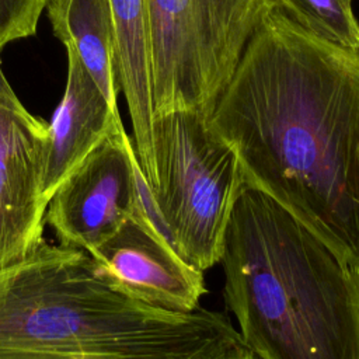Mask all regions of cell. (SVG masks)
<instances>
[{
	"mask_svg": "<svg viewBox=\"0 0 359 359\" xmlns=\"http://www.w3.org/2000/svg\"><path fill=\"white\" fill-rule=\"evenodd\" d=\"M247 184L359 268V50L275 7L209 115Z\"/></svg>",
	"mask_w": 359,
	"mask_h": 359,
	"instance_id": "1",
	"label": "cell"
},
{
	"mask_svg": "<svg viewBox=\"0 0 359 359\" xmlns=\"http://www.w3.org/2000/svg\"><path fill=\"white\" fill-rule=\"evenodd\" d=\"M240 349L248 348L226 314L144 304L73 245L43 240L0 271V359H217Z\"/></svg>",
	"mask_w": 359,
	"mask_h": 359,
	"instance_id": "2",
	"label": "cell"
},
{
	"mask_svg": "<svg viewBox=\"0 0 359 359\" xmlns=\"http://www.w3.org/2000/svg\"><path fill=\"white\" fill-rule=\"evenodd\" d=\"M219 264L226 307L259 359H359V268L262 191L236 201Z\"/></svg>",
	"mask_w": 359,
	"mask_h": 359,
	"instance_id": "3",
	"label": "cell"
},
{
	"mask_svg": "<svg viewBox=\"0 0 359 359\" xmlns=\"http://www.w3.org/2000/svg\"><path fill=\"white\" fill-rule=\"evenodd\" d=\"M153 172L147 185L156 222L199 271L219 264L226 226L248 187L236 150L209 116L178 109L153 119Z\"/></svg>",
	"mask_w": 359,
	"mask_h": 359,
	"instance_id": "4",
	"label": "cell"
},
{
	"mask_svg": "<svg viewBox=\"0 0 359 359\" xmlns=\"http://www.w3.org/2000/svg\"><path fill=\"white\" fill-rule=\"evenodd\" d=\"M154 116L210 115L278 0H144Z\"/></svg>",
	"mask_w": 359,
	"mask_h": 359,
	"instance_id": "5",
	"label": "cell"
},
{
	"mask_svg": "<svg viewBox=\"0 0 359 359\" xmlns=\"http://www.w3.org/2000/svg\"><path fill=\"white\" fill-rule=\"evenodd\" d=\"M90 255L119 290L151 307L189 313L208 292L203 272L180 255L154 222L142 172L133 212Z\"/></svg>",
	"mask_w": 359,
	"mask_h": 359,
	"instance_id": "6",
	"label": "cell"
},
{
	"mask_svg": "<svg viewBox=\"0 0 359 359\" xmlns=\"http://www.w3.org/2000/svg\"><path fill=\"white\" fill-rule=\"evenodd\" d=\"M140 167L123 126L101 142L57 187L45 220L59 243L93 252L133 212Z\"/></svg>",
	"mask_w": 359,
	"mask_h": 359,
	"instance_id": "7",
	"label": "cell"
},
{
	"mask_svg": "<svg viewBox=\"0 0 359 359\" xmlns=\"http://www.w3.org/2000/svg\"><path fill=\"white\" fill-rule=\"evenodd\" d=\"M48 146L49 123L22 105L0 63V271L25 259L43 241Z\"/></svg>",
	"mask_w": 359,
	"mask_h": 359,
	"instance_id": "8",
	"label": "cell"
},
{
	"mask_svg": "<svg viewBox=\"0 0 359 359\" xmlns=\"http://www.w3.org/2000/svg\"><path fill=\"white\" fill-rule=\"evenodd\" d=\"M67 79L65 94L49 122L42 195L48 205L57 187L111 133L122 128L118 108L104 97L77 52L65 45Z\"/></svg>",
	"mask_w": 359,
	"mask_h": 359,
	"instance_id": "9",
	"label": "cell"
},
{
	"mask_svg": "<svg viewBox=\"0 0 359 359\" xmlns=\"http://www.w3.org/2000/svg\"><path fill=\"white\" fill-rule=\"evenodd\" d=\"M115 32V62L119 90L123 91L132 122V143L144 178L153 172L151 50L144 0H109Z\"/></svg>",
	"mask_w": 359,
	"mask_h": 359,
	"instance_id": "10",
	"label": "cell"
},
{
	"mask_svg": "<svg viewBox=\"0 0 359 359\" xmlns=\"http://www.w3.org/2000/svg\"><path fill=\"white\" fill-rule=\"evenodd\" d=\"M53 34L72 46L108 102L118 108L119 84L109 0H46Z\"/></svg>",
	"mask_w": 359,
	"mask_h": 359,
	"instance_id": "11",
	"label": "cell"
},
{
	"mask_svg": "<svg viewBox=\"0 0 359 359\" xmlns=\"http://www.w3.org/2000/svg\"><path fill=\"white\" fill-rule=\"evenodd\" d=\"M303 29L328 42L359 50V22L352 0H278Z\"/></svg>",
	"mask_w": 359,
	"mask_h": 359,
	"instance_id": "12",
	"label": "cell"
},
{
	"mask_svg": "<svg viewBox=\"0 0 359 359\" xmlns=\"http://www.w3.org/2000/svg\"><path fill=\"white\" fill-rule=\"evenodd\" d=\"M46 0H0V50L35 35Z\"/></svg>",
	"mask_w": 359,
	"mask_h": 359,
	"instance_id": "13",
	"label": "cell"
},
{
	"mask_svg": "<svg viewBox=\"0 0 359 359\" xmlns=\"http://www.w3.org/2000/svg\"><path fill=\"white\" fill-rule=\"evenodd\" d=\"M217 359H259L255 353H252L250 349H240L236 352H230L224 356H220Z\"/></svg>",
	"mask_w": 359,
	"mask_h": 359,
	"instance_id": "14",
	"label": "cell"
},
{
	"mask_svg": "<svg viewBox=\"0 0 359 359\" xmlns=\"http://www.w3.org/2000/svg\"><path fill=\"white\" fill-rule=\"evenodd\" d=\"M7 359H79L67 356H20V358H7Z\"/></svg>",
	"mask_w": 359,
	"mask_h": 359,
	"instance_id": "15",
	"label": "cell"
}]
</instances>
